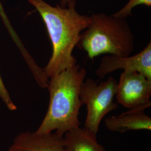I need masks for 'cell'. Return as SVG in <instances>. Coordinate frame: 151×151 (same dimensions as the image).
Segmentation results:
<instances>
[{
	"label": "cell",
	"mask_w": 151,
	"mask_h": 151,
	"mask_svg": "<svg viewBox=\"0 0 151 151\" xmlns=\"http://www.w3.org/2000/svg\"><path fill=\"white\" fill-rule=\"evenodd\" d=\"M3 11H4V8H3L2 5L1 3V1H0V12H2Z\"/></svg>",
	"instance_id": "13"
},
{
	"label": "cell",
	"mask_w": 151,
	"mask_h": 151,
	"mask_svg": "<svg viewBox=\"0 0 151 151\" xmlns=\"http://www.w3.org/2000/svg\"><path fill=\"white\" fill-rule=\"evenodd\" d=\"M73 0H60V5L61 7H65L68 5V4H70L71 1Z\"/></svg>",
	"instance_id": "12"
},
{
	"label": "cell",
	"mask_w": 151,
	"mask_h": 151,
	"mask_svg": "<svg viewBox=\"0 0 151 151\" xmlns=\"http://www.w3.org/2000/svg\"><path fill=\"white\" fill-rule=\"evenodd\" d=\"M118 82L112 76L106 81L97 83L89 78L81 85L80 97L82 105H86V118L85 129L97 135L103 118L118 108L114 102L117 91Z\"/></svg>",
	"instance_id": "4"
},
{
	"label": "cell",
	"mask_w": 151,
	"mask_h": 151,
	"mask_svg": "<svg viewBox=\"0 0 151 151\" xmlns=\"http://www.w3.org/2000/svg\"><path fill=\"white\" fill-rule=\"evenodd\" d=\"M119 70L137 72L151 80V41L142 51L133 56L111 55L103 57L95 74L100 79H103L108 74Z\"/></svg>",
	"instance_id": "6"
},
{
	"label": "cell",
	"mask_w": 151,
	"mask_h": 151,
	"mask_svg": "<svg viewBox=\"0 0 151 151\" xmlns=\"http://www.w3.org/2000/svg\"><path fill=\"white\" fill-rule=\"evenodd\" d=\"M39 13L44 22L52 44V54L43 69L47 78L77 65L73 55L81 33L86 29L90 16L81 15L73 0L65 7L49 5L44 0H28Z\"/></svg>",
	"instance_id": "1"
},
{
	"label": "cell",
	"mask_w": 151,
	"mask_h": 151,
	"mask_svg": "<svg viewBox=\"0 0 151 151\" xmlns=\"http://www.w3.org/2000/svg\"><path fill=\"white\" fill-rule=\"evenodd\" d=\"M150 105L130 109L129 111L105 119L106 128L111 132L124 133L130 130H151V118L145 113Z\"/></svg>",
	"instance_id": "8"
},
{
	"label": "cell",
	"mask_w": 151,
	"mask_h": 151,
	"mask_svg": "<svg viewBox=\"0 0 151 151\" xmlns=\"http://www.w3.org/2000/svg\"><path fill=\"white\" fill-rule=\"evenodd\" d=\"M151 80L137 72L124 71L117 85L118 102L129 109L151 105Z\"/></svg>",
	"instance_id": "5"
},
{
	"label": "cell",
	"mask_w": 151,
	"mask_h": 151,
	"mask_svg": "<svg viewBox=\"0 0 151 151\" xmlns=\"http://www.w3.org/2000/svg\"><path fill=\"white\" fill-rule=\"evenodd\" d=\"M63 138L68 151H106L97 142L96 135L80 127L67 132Z\"/></svg>",
	"instance_id": "9"
},
{
	"label": "cell",
	"mask_w": 151,
	"mask_h": 151,
	"mask_svg": "<svg viewBox=\"0 0 151 151\" xmlns=\"http://www.w3.org/2000/svg\"><path fill=\"white\" fill-rule=\"evenodd\" d=\"M7 151H68L63 136L27 131L16 135Z\"/></svg>",
	"instance_id": "7"
},
{
	"label": "cell",
	"mask_w": 151,
	"mask_h": 151,
	"mask_svg": "<svg viewBox=\"0 0 151 151\" xmlns=\"http://www.w3.org/2000/svg\"><path fill=\"white\" fill-rule=\"evenodd\" d=\"M0 97L5 104L6 106L10 111H15L17 109L16 105L12 102L9 93L7 91L0 75Z\"/></svg>",
	"instance_id": "11"
},
{
	"label": "cell",
	"mask_w": 151,
	"mask_h": 151,
	"mask_svg": "<svg viewBox=\"0 0 151 151\" xmlns=\"http://www.w3.org/2000/svg\"><path fill=\"white\" fill-rule=\"evenodd\" d=\"M139 5L151 7V0H129L128 3L123 8L112 15L118 18L125 19L128 16L132 15L133 9Z\"/></svg>",
	"instance_id": "10"
},
{
	"label": "cell",
	"mask_w": 151,
	"mask_h": 151,
	"mask_svg": "<svg viewBox=\"0 0 151 151\" xmlns=\"http://www.w3.org/2000/svg\"><path fill=\"white\" fill-rule=\"evenodd\" d=\"M87 70L76 65L50 78L47 112L36 132L65 133L80 125L79 113L83 105L80 97L81 85Z\"/></svg>",
	"instance_id": "2"
},
{
	"label": "cell",
	"mask_w": 151,
	"mask_h": 151,
	"mask_svg": "<svg viewBox=\"0 0 151 151\" xmlns=\"http://www.w3.org/2000/svg\"><path fill=\"white\" fill-rule=\"evenodd\" d=\"M77 44L90 60L103 54L129 56L134 48V37L128 22L105 13L93 14Z\"/></svg>",
	"instance_id": "3"
}]
</instances>
